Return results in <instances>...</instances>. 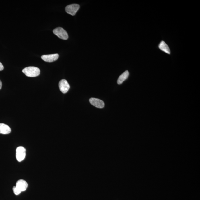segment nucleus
I'll use <instances>...</instances> for the list:
<instances>
[{
  "mask_svg": "<svg viewBox=\"0 0 200 200\" xmlns=\"http://www.w3.org/2000/svg\"><path fill=\"white\" fill-rule=\"evenodd\" d=\"M26 156V149L24 147L21 146L17 147L16 150V158L19 162L24 160Z\"/></svg>",
  "mask_w": 200,
  "mask_h": 200,
  "instance_id": "7ed1b4c3",
  "label": "nucleus"
},
{
  "mask_svg": "<svg viewBox=\"0 0 200 200\" xmlns=\"http://www.w3.org/2000/svg\"><path fill=\"white\" fill-rule=\"evenodd\" d=\"M2 83L1 80H0V90H1L2 88Z\"/></svg>",
  "mask_w": 200,
  "mask_h": 200,
  "instance_id": "4468645a",
  "label": "nucleus"
},
{
  "mask_svg": "<svg viewBox=\"0 0 200 200\" xmlns=\"http://www.w3.org/2000/svg\"><path fill=\"white\" fill-rule=\"evenodd\" d=\"M13 192L15 195H18L21 193V192L16 186H13Z\"/></svg>",
  "mask_w": 200,
  "mask_h": 200,
  "instance_id": "f8f14e48",
  "label": "nucleus"
},
{
  "mask_svg": "<svg viewBox=\"0 0 200 200\" xmlns=\"http://www.w3.org/2000/svg\"><path fill=\"white\" fill-rule=\"evenodd\" d=\"M53 32L56 35L62 40H67L68 39V35L67 31L61 27H58L54 29Z\"/></svg>",
  "mask_w": 200,
  "mask_h": 200,
  "instance_id": "f03ea898",
  "label": "nucleus"
},
{
  "mask_svg": "<svg viewBox=\"0 0 200 200\" xmlns=\"http://www.w3.org/2000/svg\"><path fill=\"white\" fill-rule=\"evenodd\" d=\"M11 129L9 126L4 123H0V134L7 135L11 133Z\"/></svg>",
  "mask_w": 200,
  "mask_h": 200,
  "instance_id": "1a4fd4ad",
  "label": "nucleus"
},
{
  "mask_svg": "<svg viewBox=\"0 0 200 200\" xmlns=\"http://www.w3.org/2000/svg\"><path fill=\"white\" fill-rule=\"evenodd\" d=\"M16 187L20 190L21 192L26 191L28 187V184L26 181L22 179H21L17 181L16 184Z\"/></svg>",
  "mask_w": 200,
  "mask_h": 200,
  "instance_id": "6e6552de",
  "label": "nucleus"
},
{
  "mask_svg": "<svg viewBox=\"0 0 200 200\" xmlns=\"http://www.w3.org/2000/svg\"><path fill=\"white\" fill-rule=\"evenodd\" d=\"M129 71H126L120 75L118 78L117 81V83L118 84H121L123 83V81L126 80L129 77Z\"/></svg>",
  "mask_w": 200,
  "mask_h": 200,
  "instance_id": "9b49d317",
  "label": "nucleus"
},
{
  "mask_svg": "<svg viewBox=\"0 0 200 200\" xmlns=\"http://www.w3.org/2000/svg\"><path fill=\"white\" fill-rule=\"evenodd\" d=\"M70 85L67 81L65 79H62L59 83V88L60 91L63 94L67 92L70 89Z\"/></svg>",
  "mask_w": 200,
  "mask_h": 200,
  "instance_id": "39448f33",
  "label": "nucleus"
},
{
  "mask_svg": "<svg viewBox=\"0 0 200 200\" xmlns=\"http://www.w3.org/2000/svg\"><path fill=\"white\" fill-rule=\"evenodd\" d=\"M22 72L27 77H37L40 74V70L38 67H25L23 70Z\"/></svg>",
  "mask_w": 200,
  "mask_h": 200,
  "instance_id": "f257e3e1",
  "label": "nucleus"
},
{
  "mask_svg": "<svg viewBox=\"0 0 200 200\" xmlns=\"http://www.w3.org/2000/svg\"><path fill=\"white\" fill-rule=\"evenodd\" d=\"M79 8H80V6L78 4H73L67 5L66 7L65 11L68 14L74 16L79 10Z\"/></svg>",
  "mask_w": 200,
  "mask_h": 200,
  "instance_id": "20e7f679",
  "label": "nucleus"
},
{
  "mask_svg": "<svg viewBox=\"0 0 200 200\" xmlns=\"http://www.w3.org/2000/svg\"><path fill=\"white\" fill-rule=\"evenodd\" d=\"M59 57L58 54H51V55H44L41 56L42 59L44 61L52 63L56 61Z\"/></svg>",
  "mask_w": 200,
  "mask_h": 200,
  "instance_id": "0eeeda50",
  "label": "nucleus"
},
{
  "mask_svg": "<svg viewBox=\"0 0 200 200\" xmlns=\"http://www.w3.org/2000/svg\"><path fill=\"white\" fill-rule=\"evenodd\" d=\"M159 48L162 51L168 54H170V50L168 46L164 41H162L159 45Z\"/></svg>",
  "mask_w": 200,
  "mask_h": 200,
  "instance_id": "9d476101",
  "label": "nucleus"
},
{
  "mask_svg": "<svg viewBox=\"0 0 200 200\" xmlns=\"http://www.w3.org/2000/svg\"><path fill=\"white\" fill-rule=\"evenodd\" d=\"M89 102L92 105L98 108H102L104 107V103L101 100L95 98H91L89 99Z\"/></svg>",
  "mask_w": 200,
  "mask_h": 200,
  "instance_id": "423d86ee",
  "label": "nucleus"
},
{
  "mask_svg": "<svg viewBox=\"0 0 200 200\" xmlns=\"http://www.w3.org/2000/svg\"><path fill=\"white\" fill-rule=\"evenodd\" d=\"M4 69V67L2 64L0 62V71L3 70Z\"/></svg>",
  "mask_w": 200,
  "mask_h": 200,
  "instance_id": "ddd939ff",
  "label": "nucleus"
}]
</instances>
